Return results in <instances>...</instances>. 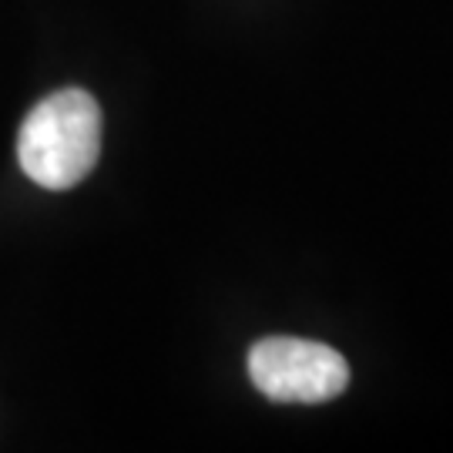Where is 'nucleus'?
Instances as JSON below:
<instances>
[{
    "label": "nucleus",
    "mask_w": 453,
    "mask_h": 453,
    "mask_svg": "<svg viewBox=\"0 0 453 453\" xmlns=\"http://www.w3.org/2000/svg\"><path fill=\"white\" fill-rule=\"evenodd\" d=\"M101 104L81 88L54 91L34 104L17 134L24 175L48 192H67L101 158Z\"/></svg>",
    "instance_id": "nucleus-1"
},
{
    "label": "nucleus",
    "mask_w": 453,
    "mask_h": 453,
    "mask_svg": "<svg viewBox=\"0 0 453 453\" xmlns=\"http://www.w3.org/2000/svg\"><path fill=\"white\" fill-rule=\"evenodd\" d=\"M249 380L273 403H329L349 387V363L333 346L269 336L249 349Z\"/></svg>",
    "instance_id": "nucleus-2"
}]
</instances>
